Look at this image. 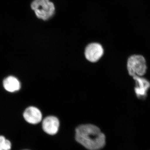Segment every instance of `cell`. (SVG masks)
<instances>
[{"instance_id": "cell-6", "label": "cell", "mask_w": 150, "mask_h": 150, "mask_svg": "<svg viewBox=\"0 0 150 150\" xmlns=\"http://www.w3.org/2000/svg\"><path fill=\"white\" fill-rule=\"evenodd\" d=\"M135 82V92L138 98L144 99L146 97L147 92L150 88V82L145 78L141 76L133 77Z\"/></svg>"}, {"instance_id": "cell-8", "label": "cell", "mask_w": 150, "mask_h": 150, "mask_svg": "<svg viewBox=\"0 0 150 150\" xmlns=\"http://www.w3.org/2000/svg\"><path fill=\"white\" fill-rule=\"evenodd\" d=\"M3 86L6 91L13 93L18 91L21 88V83L15 77L9 76L3 81Z\"/></svg>"}, {"instance_id": "cell-7", "label": "cell", "mask_w": 150, "mask_h": 150, "mask_svg": "<svg viewBox=\"0 0 150 150\" xmlns=\"http://www.w3.org/2000/svg\"><path fill=\"white\" fill-rule=\"evenodd\" d=\"M23 117L28 123L37 124L43 120V113L38 108L31 106L28 107L23 112Z\"/></svg>"}, {"instance_id": "cell-3", "label": "cell", "mask_w": 150, "mask_h": 150, "mask_svg": "<svg viewBox=\"0 0 150 150\" xmlns=\"http://www.w3.org/2000/svg\"><path fill=\"white\" fill-rule=\"evenodd\" d=\"M127 69L131 76H142L147 71L146 63L145 58L141 55H132L129 57L127 62Z\"/></svg>"}, {"instance_id": "cell-9", "label": "cell", "mask_w": 150, "mask_h": 150, "mask_svg": "<svg viewBox=\"0 0 150 150\" xmlns=\"http://www.w3.org/2000/svg\"><path fill=\"white\" fill-rule=\"evenodd\" d=\"M11 144L4 136H0V150H11Z\"/></svg>"}, {"instance_id": "cell-2", "label": "cell", "mask_w": 150, "mask_h": 150, "mask_svg": "<svg viewBox=\"0 0 150 150\" xmlns=\"http://www.w3.org/2000/svg\"><path fill=\"white\" fill-rule=\"evenodd\" d=\"M30 7L38 18L47 21L56 13V6L51 0H33Z\"/></svg>"}, {"instance_id": "cell-4", "label": "cell", "mask_w": 150, "mask_h": 150, "mask_svg": "<svg viewBox=\"0 0 150 150\" xmlns=\"http://www.w3.org/2000/svg\"><path fill=\"white\" fill-rule=\"evenodd\" d=\"M104 53L103 46L97 42L88 43L86 46L84 52L86 59L92 63L98 62L101 59Z\"/></svg>"}, {"instance_id": "cell-5", "label": "cell", "mask_w": 150, "mask_h": 150, "mask_svg": "<svg viewBox=\"0 0 150 150\" xmlns=\"http://www.w3.org/2000/svg\"><path fill=\"white\" fill-rule=\"evenodd\" d=\"M60 126V120L55 115H47L42 120V129L44 132L49 135H54L57 134Z\"/></svg>"}, {"instance_id": "cell-1", "label": "cell", "mask_w": 150, "mask_h": 150, "mask_svg": "<svg viewBox=\"0 0 150 150\" xmlns=\"http://www.w3.org/2000/svg\"><path fill=\"white\" fill-rule=\"evenodd\" d=\"M76 141L89 150H98L105 144V137L96 125L90 123L81 124L76 128Z\"/></svg>"}]
</instances>
